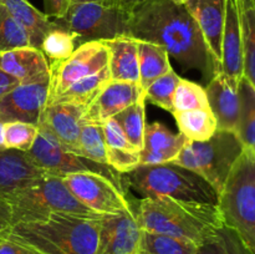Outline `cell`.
Returning <instances> with one entry per match:
<instances>
[{
  "mask_svg": "<svg viewBox=\"0 0 255 254\" xmlns=\"http://www.w3.org/2000/svg\"><path fill=\"white\" fill-rule=\"evenodd\" d=\"M128 34L138 41L159 45L183 69L197 70L208 81L221 71L184 4L174 0H144L131 10Z\"/></svg>",
  "mask_w": 255,
  "mask_h": 254,
  "instance_id": "cell-1",
  "label": "cell"
},
{
  "mask_svg": "<svg viewBox=\"0 0 255 254\" xmlns=\"http://www.w3.org/2000/svg\"><path fill=\"white\" fill-rule=\"evenodd\" d=\"M129 203L142 231L186 239L197 246L224 224L218 204L163 196L133 199Z\"/></svg>",
  "mask_w": 255,
  "mask_h": 254,
  "instance_id": "cell-2",
  "label": "cell"
},
{
  "mask_svg": "<svg viewBox=\"0 0 255 254\" xmlns=\"http://www.w3.org/2000/svg\"><path fill=\"white\" fill-rule=\"evenodd\" d=\"M101 218L52 213L40 221L12 223L0 237L41 254H96Z\"/></svg>",
  "mask_w": 255,
  "mask_h": 254,
  "instance_id": "cell-3",
  "label": "cell"
},
{
  "mask_svg": "<svg viewBox=\"0 0 255 254\" xmlns=\"http://www.w3.org/2000/svg\"><path fill=\"white\" fill-rule=\"evenodd\" d=\"M125 177L129 188L146 197H169L187 202L218 204L219 194L199 174L174 163L139 164Z\"/></svg>",
  "mask_w": 255,
  "mask_h": 254,
  "instance_id": "cell-4",
  "label": "cell"
},
{
  "mask_svg": "<svg viewBox=\"0 0 255 254\" xmlns=\"http://www.w3.org/2000/svg\"><path fill=\"white\" fill-rule=\"evenodd\" d=\"M224 226L255 254V154L244 149L219 194Z\"/></svg>",
  "mask_w": 255,
  "mask_h": 254,
  "instance_id": "cell-5",
  "label": "cell"
},
{
  "mask_svg": "<svg viewBox=\"0 0 255 254\" xmlns=\"http://www.w3.org/2000/svg\"><path fill=\"white\" fill-rule=\"evenodd\" d=\"M9 204L11 207V224L40 221L52 213L95 219L104 216L82 204L67 188L62 177L52 174H47L29 188L17 193L10 199Z\"/></svg>",
  "mask_w": 255,
  "mask_h": 254,
  "instance_id": "cell-6",
  "label": "cell"
},
{
  "mask_svg": "<svg viewBox=\"0 0 255 254\" xmlns=\"http://www.w3.org/2000/svg\"><path fill=\"white\" fill-rule=\"evenodd\" d=\"M243 151L244 146L236 132L217 129L207 141L187 142L177 158L169 163L196 172L221 194Z\"/></svg>",
  "mask_w": 255,
  "mask_h": 254,
  "instance_id": "cell-7",
  "label": "cell"
},
{
  "mask_svg": "<svg viewBox=\"0 0 255 254\" xmlns=\"http://www.w3.org/2000/svg\"><path fill=\"white\" fill-rule=\"evenodd\" d=\"M129 16L131 11L119 2L85 1L71 2L66 12L52 21L60 29L71 32L81 45L129 36Z\"/></svg>",
  "mask_w": 255,
  "mask_h": 254,
  "instance_id": "cell-8",
  "label": "cell"
},
{
  "mask_svg": "<svg viewBox=\"0 0 255 254\" xmlns=\"http://www.w3.org/2000/svg\"><path fill=\"white\" fill-rule=\"evenodd\" d=\"M37 127H39V134L27 153L32 161L46 173L65 177L67 174L80 173V172H94L107 177L122 188L121 178H120L121 176H119V173L111 167L97 163L86 157L69 151L49 129L42 126Z\"/></svg>",
  "mask_w": 255,
  "mask_h": 254,
  "instance_id": "cell-9",
  "label": "cell"
},
{
  "mask_svg": "<svg viewBox=\"0 0 255 254\" xmlns=\"http://www.w3.org/2000/svg\"><path fill=\"white\" fill-rule=\"evenodd\" d=\"M109 66V51L101 41H87L79 45L71 56L50 64L47 102L66 91L72 84Z\"/></svg>",
  "mask_w": 255,
  "mask_h": 254,
  "instance_id": "cell-10",
  "label": "cell"
},
{
  "mask_svg": "<svg viewBox=\"0 0 255 254\" xmlns=\"http://www.w3.org/2000/svg\"><path fill=\"white\" fill-rule=\"evenodd\" d=\"M71 193L94 212L119 214L131 209L124 191L114 181L94 172H80L62 177Z\"/></svg>",
  "mask_w": 255,
  "mask_h": 254,
  "instance_id": "cell-11",
  "label": "cell"
},
{
  "mask_svg": "<svg viewBox=\"0 0 255 254\" xmlns=\"http://www.w3.org/2000/svg\"><path fill=\"white\" fill-rule=\"evenodd\" d=\"M141 232L132 208L124 213L104 214L96 254H137Z\"/></svg>",
  "mask_w": 255,
  "mask_h": 254,
  "instance_id": "cell-12",
  "label": "cell"
},
{
  "mask_svg": "<svg viewBox=\"0 0 255 254\" xmlns=\"http://www.w3.org/2000/svg\"><path fill=\"white\" fill-rule=\"evenodd\" d=\"M47 174L32 161L27 152L0 149V199L2 201L9 203L12 197Z\"/></svg>",
  "mask_w": 255,
  "mask_h": 254,
  "instance_id": "cell-13",
  "label": "cell"
},
{
  "mask_svg": "<svg viewBox=\"0 0 255 254\" xmlns=\"http://www.w3.org/2000/svg\"><path fill=\"white\" fill-rule=\"evenodd\" d=\"M49 81L39 84H19L0 101V117L4 122L20 121L39 125L46 106Z\"/></svg>",
  "mask_w": 255,
  "mask_h": 254,
  "instance_id": "cell-14",
  "label": "cell"
},
{
  "mask_svg": "<svg viewBox=\"0 0 255 254\" xmlns=\"http://www.w3.org/2000/svg\"><path fill=\"white\" fill-rule=\"evenodd\" d=\"M86 109L74 104H49L37 126L49 129L69 151L80 154V133Z\"/></svg>",
  "mask_w": 255,
  "mask_h": 254,
  "instance_id": "cell-15",
  "label": "cell"
},
{
  "mask_svg": "<svg viewBox=\"0 0 255 254\" xmlns=\"http://www.w3.org/2000/svg\"><path fill=\"white\" fill-rule=\"evenodd\" d=\"M209 109L217 121V129L237 132L241 115L239 85L218 71L204 87Z\"/></svg>",
  "mask_w": 255,
  "mask_h": 254,
  "instance_id": "cell-16",
  "label": "cell"
},
{
  "mask_svg": "<svg viewBox=\"0 0 255 254\" xmlns=\"http://www.w3.org/2000/svg\"><path fill=\"white\" fill-rule=\"evenodd\" d=\"M144 96L139 84L110 80L84 115V121L102 124Z\"/></svg>",
  "mask_w": 255,
  "mask_h": 254,
  "instance_id": "cell-17",
  "label": "cell"
},
{
  "mask_svg": "<svg viewBox=\"0 0 255 254\" xmlns=\"http://www.w3.org/2000/svg\"><path fill=\"white\" fill-rule=\"evenodd\" d=\"M184 6L196 20L212 57L221 67L227 0H187Z\"/></svg>",
  "mask_w": 255,
  "mask_h": 254,
  "instance_id": "cell-18",
  "label": "cell"
},
{
  "mask_svg": "<svg viewBox=\"0 0 255 254\" xmlns=\"http://www.w3.org/2000/svg\"><path fill=\"white\" fill-rule=\"evenodd\" d=\"M0 69L19 84H39L50 80V65L41 50L31 46L0 52Z\"/></svg>",
  "mask_w": 255,
  "mask_h": 254,
  "instance_id": "cell-19",
  "label": "cell"
},
{
  "mask_svg": "<svg viewBox=\"0 0 255 254\" xmlns=\"http://www.w3.org/2000/svg\"><path fill=\"white\" fill-rule=\"evenodd\" d=\"M221 71L238 85L244 77L243 41L237 0H227L226 22L222 37Z\"/></svg>",
  "mask_w": 255,
  "mask_h": 254,
  "instance_id": "cell-20",
  "label": "cell"
},
{
  "mask_svg": "<svg viewBox=\"0 0 255 254\" xmlns=\"http://www.w3.org/2000/svg\"><path fill=\"white\" fill-rule=\"evenodd\" d=\"M188 139L182 133H173L161 122L146 124L143 148L139 152L141 164L169 163L177 158Z\"/></svg>",
  "mask_w": 255,
  "mask_h": 254,
  "instance_id": "cell-21",
  "label": "cell"
},
{
  "mask_svg": "<svg viewBox=\"0 0 255 254\" xmlns=\"http://www.w3.org/2000/svg\"><path fill=\"white\" fill-rule=\"evenodd\" d=\"M109 51L111 80L139 84L138 42L129 36H120L101 41Z\"/></svg>",
  "mask_w": 255,
  "mask_h": 254,
  "instance_id": "cell-22",
  "label": "cell"
},
{
  "mask_svg": "<svg viewBox=\"0 0 255 254\" xmlns=\"http://www.w3.org/2000/svg\"><path fill=\"white\" fill-rule=\"evenodd\" d=\"M0 4L24 27L29 35L31 47L40 50L44 37L55 27L52 20L35 9L27 0H0Z\"/></svg>",
  "mask_w": 255,
  "mask_h": 254,
  "instance_id": "cell-23",
  "label": "cell"
},
{
  "mask_svg": "<svg viewBox=\"0 0 255 254\" xmlns=\"http://www.w3.org/2000/svg\"><path fill=\"white\" fill-rule=\"evenodd\" d=\"M111 80L109 66L104 67L100 71L90 75L79 80L75 84H72L65 92H62L60 96L54 99L49 104H74L79 106L89 107L91 102L97 97V95L101 92V90L106 86L107 82Z\"/></svg>",
  "mask_w": 255,
  "mask_h": 254,
  "instance_id": "cell-24",
  "label": "cell"
},
{
  "mask_svg": "<svg viewBox=\"0 0 255 254\" xmlns=\"http://www.w3.org/2000/svg\"><path fill=\"white\" fill-rule=\"evenodd\" d=\"M139 86L143 91L158 77L172 69L169 55L162 46L152 42L138 41Z\"/></svg>",
  "mask_w": 255,
  "mask_h": 254,
  "instance_id": "cell-25",
  "label": "cell"
},
{
  "mask_svg": "<svg viewBox=\"0 0 255 254\" xmlns=\"http://www.w3.org/2000/svg\"><path fill=\"white\" fill-rule=\"evenodd\" d=\"M243 41L244 77L255 89V4L253 0H237Z\"/></svg>",
  "mask_w": 255,
  "mask_h": 254,
  "instance_id": "cell-26",
  "label": "cell"
},
{
  "mask_svg": "<svg viewBox=\"0 0 255 254\" xmlns=\"http://www.w3.org/2000/svg\"><path fill=\"white\" fill-rule=\"evenodd\" d=\"M174 120L188 141H207L217 131V121L211 109H198L191 111L174 112Z\"/></svg>",
  "mask_w": 255,
  "mask_h": 254,
  "instance_id": "cell-27",
  "label": "cell"
},
{
  "mask_svg": "<svg viewBox=\"0 0 255 254\" xmlns=\"http://www.w3.org/2000/svg\"><path fill=\"white\" fill-rule=\"evenodd\" d=\"M241 115H239L237 136L243 143L244 149L255 154V89L243 77L239 84Z\"/></svg>",
  "mask_w": 255,
  "mask_h": 254,
  "instance_id": "cell-28",
  "label": "cell"
},
{
  "mask_svg": "<svg viewBox=\"0 0 255 254\" xmlns=\"http://www.w3.org/2000/svg\"><path fill=\"white\" fill-rule=\"evenodd\" d=\"M197 248L191 241L142 231L137 254H196Z\"/></svg>",
  "mask_w": 255,
  "mask_h": 254,
  "instance_id": "cell-29",
  "label": "cell"
},
{
  "mask_svg": "<svg viewBox=\"0 0 255 254\" xmlns=\"http://www.w3.org/2000/svg\"><path fill=\"white\" fill-rule=\"evenodd\" d=\"M121 126L129 143L138 152L143 148L144 127H146V96L114 116Z\"/></svg>",
  "mask_w": 255,
  "mask_h": 254,
  "instance_id": "cell-30",
  "label": "cell"
},
{
  "mask_svg": "<svg viewBox=\"0 0 255 254\" xmlns=\"http://www.w3.org/2000/svg\"><path fill=\"white\" fill-rule=\"evenodd\" d=\"M196 254H253L242 242L238 234L227 226H222L212 236L204 239Z\"/></svg>",
  "mask_w": 255,
  "mask_h": 254,
  "instance_id": "cell-31",
  "label": "cell"
},
{
  "mask_svg": "<svg viewBox=\"0 0 255 254\" xmlns=\"http://www.w3.org/2000/svg\"><path fill=\"white\" fill-rule=\"evenodd\" d=\"M54 22V21H52ZM76 37L71 32L62 30L55 25L42 40L40 50L50 64L60 62L71 56L76 49Z\"/></svg>",
  "mask_w": 255,
  "mask_h": 254,
  "instance_id": "cell-32",
  "label": "cell"
},
{
  "mask_svg": "<svg viewBox=\"0 0 255 254\" xmlns=\"http://www.w3.org/2000/svg\"><path fill=\"white\" fill-rule=\"evenodd\" d=\"M80 154L91 161L107 166L106 142L102 124L82 122L80 133Z\"/></svg>",
  "mask_w": 255,
  "mask_h": 254,
  "instance_id": "cell-33",
  "label": "cell"
},
{
  "mask_svg": "<svg viewBox=\"0 0 255 254\" xmlns=\"http://www.w3.org/2000/svg\"><path fill=\"white\" fill-rule=\"evenodd\" d=\"M173 112L191 111V110L209 109L206 89L199 84L189 80L181 79L174 91L172 100Z\"/></svg>",
  "mask_w": 255,
  "mask_h": 254,
  "instance_id": "cell-34",
  "label": "cell"
},
{
  "mask_svg": "<svg viewBox=\"0 0 255 254\" xmlns=\"http://www.w3.org/2000/svg\"><path fill=\"white\" fill-rule=\"evenodd\" d=\"M37 134L39 127L36 125L20 121L5 122L2 128L4 147L7 149L27 152L35 143Z\"/></svg>",
  "mask_w": 255,
  "mask_h": 254,
  "instance_id": "cell-35",
  "label": "cell"
},
{
  "mask_svg": "<svg viewBox=\"0 0 255 254\" xmlns=\"http://www.w3.org/2000/svg\"><path fill=\"white\" fill-rule=\"evenodd\" d=\"M181 79L182 77H179V75L173 69H171L147 87L144 91L146 101L157 105L158 107L172 114L173 112L172 100H173L174 91H176V87Z\"/></svg>",
  "mask_w": 255,
  "mask_h": 254,
  "instance_id": "cell-36",
  "label": "cell"
},
{
  "mask_svg": "<svg viewBox=\"0 0 255 254\" xmlns=\"http://www.w3.org/2000/svg\"><path fill=\"white\" fill-rule=\"evenodd\" d=\"M31 46L27 32L0 4V52Z\"/></svg>",
  "mask_w": 255,
  "mask_h": 254,
  "instance_id": "cell-37",
  "label": "cell"
},
{
  "mask_svg": "<svg viewBox=\"0 0 255 254\" xmlns=\"http://www.w3.org/2000/svg\"><path fill=\"white\" fill-rule=\"evenodd\" d=\"M107 166L111 167L119 174L128 173L141 164L138 151L117 149L106 147Z\"/></svg>",
  "mask_w": 255,
  "mask_h": 254,
  "instance_id": "cell-38",
  "label": "cell"
},
{
  "mask_svg": "<svg viewBox=\"0 0 255 254\" xmlns=\"http://www.w3.org/2000/svg\"><path fill=\"white\" fill-rule=\"evenodd\" d=\"M102 129H104L106 147H111V148L117 149H128V151H137V149L129 143L128 139L126 138L121 126L117 124V121L114 117L102 122Z\"/></svg>",
  "mask_w": 255,
  "mask_h": 254,
  "instance_id": "cell-39",
  "label": "cell"
},
{
  "mask_svg": "<svg viewBox=\"0 0 255 254\" xmlns=\"http://www.w3.org/2000/svg\"><path fill=\"white\" fill-rule=\"evenodd\" d=\"M70 4H71V0H44V14L49 19L50 17H52V20L59 19L66 12Z\"/></svg>",
  "mask_w": 255,
  "mask_h": 254,
  "instance_id": "cell-40",
  "label": "cell"
},
{
  "mask_svg": "<svg viewBox=\"0 0 255 254\" xmlns=\"http://www.w3.org/2000/svg\"><path fill=\"white\" fill-rule=\"evenodd\" d=\"M0 254H41L30 247L0 237Z\"/></svg>",
  "mask_w": 255,
  "mask_h": 254,
  "instance_id": "cell-41",
  "label": "cell"
},
{
  "mask_svg": "<svg viewBox=\"0 0 255 254\" xmlns=\"http://www.w3.org/2000/svg\"><path fill=\"white\" fill-rule=\"evenodd\" d=\"M19 85L17 80H15L14 77H11L10 75H7L6 72L2 71L0 69V101L2 100V97L7 94V92L11 91L14 87H16Z\"/></svg>",
  "mask_w": 255,
  "mask_h": 254,
  "instance_id": "cell-42",
  "label": "cell"
},
{
  "mask_svg": "<svg viewBox=\"0 0 255 254\" xmlns=\"http://www.w3.org/2000/svg\"><path fill=\"white\" fill-rule=\"evenodd\" d=\"M11 224V207L7 202L0 199V233Z\"/></svg>",
  "mask_w": 255,
  "mask_h": 254,
  "instance_id": "cell-43",
  "label": "cell"
},
{
  "mask_svg": "<svg viewBox=\"0 0 255 254\" xmlns=\"http://www.w3.org/2000/svg\"><path fill=\"white\" fill-rule=\"evenodd\" d=\"M143 1L144 0H117V2H119L122 7L129 10V11H131V10L136 6V5L141 4V2H143Z\"/></svg>",
  "mask_w": 255,
  "mask_h": 254,
  "instance_id": "cell-44",
  "label": "cell"
},
{
  "mask_svg": "<svg viewBox=\"0 0 255 254\" xmlns=\"http://www.w3.org/2000/svg\"><path fill=\"white\" fill-rule=\"evenodd\" d=\"M4 124L5 122L2 121L1 117H0V149H5L4 141H2V128H4Z\"/></svg>",
  "mask_w": 255,
  "mask_h": 254,
  "instance_id": "cell-45",
  "label": "cell"
},
{
  "mask_svg": "<svg viewBox=\"0 0 255 254\" xmlns=\"http://www.w3.org/2000/svg\"><path fill=\"white\" fill-rule=\"evenodd\" d=\"M85 1H99V2H117V0H71V2H85Z\"/></svg>",
  "mask_w": 255,
  "mask_h": 254,
  "instance_id": "cell-46",
  "label": "cell"
},
{
  "mask_svg": "<svg viewBox=\"0 0 255 254\" xmlns=\"http://www.w3.org/2000/svg\"><path fill=\"white\" fill-rule=\"evenodd\" d=\"M174 1L179 2V4H184V2H186V1H187V0H174Z\"/></svg>",
  "mask_w": 255,
  "mask_h": 254,
  "instance_id": "cell-47",
  "label": "cell"
},
{
  "mask_svg": "<svg viewBox=\"0 0 255 254\" xmlns=\"http://www.w3.org/2000/svg\"><path fill=\"white\" fill-rule=\"evenodd\" d=\"M253 2H254V4H255V0H253Z\"/></svg>",
  "mask_w": 255,
  "mask_h": 254,
  "instance_id": "cell-48",
  "label": "cell"
}]
</instances>
